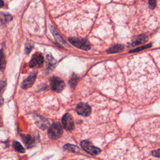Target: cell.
Listing matches in <instances>:
<instances>
[{
	"mask_svg": "<svg viewBox=\"0 0 160 160\" xmlns=\"http://www.w3.org/2000/svg\"><path fill=\"white\" fill-rule=\"evenodd\" d=\"M4 6V2L2 1V0H0V8H2Z\"/></svg>",
	"mask_w": 160,
	"mask_h": 160,
	"instance_id": "cell-24",
	"label": "cell"
},
{
	"mask_svg": "<svg viewBox=\"0 0 160 160\" xmlns=\"http://www.w3.org/2000/svg\"><path fill=\"white\" fill-rule=\"evenodd\" d=\"M146 36L141 35L134 39V41L131 43V46H134L141 44L142 43H143V42L146 41Z\"/></svg>",
	"mask_w": 160,
	"mask_h": 160,
	"instance_id": "cell-14",
	"label": "cell"
},
{
	"mask_svg": "<svg viewBox=\"0 0 160 160\" xmlns=\"http://www.w3.org/2000/svg\"><path fill=\"white\" fill-rule=\"evenodd\" d=\"M33 46L31 43H27L25 45V53H26L27 55H28L31 52Z\"/></svg>",
	"mask_w": 160,
	"mask_h": 160,
	"instance_id": "cell-18",
	"label": "cell"
},
{
	"mask_svg": "<svg viewBox=\"0 0 160 160\" xmlns=\"http://www.w3.org/2000/svg\"><path fill=\"white\" fill-rule=\"evenodd\" d=\"M69 41L73 46L83 50H85V51H87L90 48L89 41L86 39L80 38H70Z\"/></svg>",
	"mask_w": 160,
	"mask_h": 160,
	"instance_id": "cell-3",
	"label": "cell"
},
{
	"mask_svg": "<svg viewBox=\"0 0 160 160\" xmlns=\"http://www.w3.org/2000/svg\"><path fill=\"white\" fill-rule=\"evenodd\" d=\"M63 128L66 131H72L74 128V123L72 116L70 113H66L62 118Z\"/></svg>",
	"mask_w": 160,
	"mask_h": 160,
	"instance_id": "cell-6",
	"label": "cell"
},
{
	"mask_svg": "<svg viewBox=\"0 0 160 160\" xmlns=\"http://www.w3.org/2000/svg\"><path fill=\"white\" fill-rule=\"evenodd\" d=\"M151 155H152V156H153L155 157L160 158V149L153 151L152 152H151Z\"/></svg>",
	"mask_w": 160,
	"mask_h": 160,
	"instance_id": "cell-22",
	"label": "cell"
},
{
	"mask_svg": "<svg viewBox=\"0 0 160 160\" xmlns=\"http://www.w3.org/2000/svg\"><path fill=\"white\" fill-rule=\"evenodd\" d=\"M49 85L51 89L57 93L61 92L65 87L64 82L56 77H53L49 79Z\"/></svg>",
	"mask_w": 160,
	"mask_h": 160,
	"instance_id": "cell-4",
	"label": "cell"
},
{
	"mask_svg": "<svg viewBox=\"0 0 160 160\" xmlns=\"http://www.w3.org/2000/svg\"><path fill=\"white\" fill-rule=\"evenodd\" d=\"M3 16H4L5 21L6 23L10 22L13 20V16L10 14H4Z\"/></svg>",
	"mask_w": 160,
	"mask_h": 160,
	"instance_id": "cell-20",
	"label": "cell"
},
{
	"mask_svg": "<svg viewBox=\"0 0 160 160\" xmlns=\"http://www.w3.org/2000/svg\"><path fill=\"white\" fill-rule=\"evenodd\" d=\"M124 49L123 46L120 45H115L111 48H109L107 52L108 53H119L122 52L123 50Z\"/></svg>",
	"mask_w": 160,
	"mask_h": 160,
	"instance_id": "cell-12",
	"label": "cell"
},
{
	"mask_svg": "<svg viewBox=\"0 0 160 160\" xmlns=\"http://www.w3.org/2000/svg\"><path fill=\"white\" fill-rule=\"evenodd\" d=\"M21 136L23 141L26 145L27 148H31L33 146H34L35 140L30 134H22Z\"/></svg>",
	"mask_w": 160,
	"mask_h": 160,
	"instance_id": "cell-10",
	"label": "cell"
},
{
	"mask_svg": "<svg viewBox=\"0 0 160 160\" xmlns=\"http://www.w3.org/2000/svg\"><path fill=\"white\" fill-rule=\"evenodd\" d=\"M81 146L86 153L91 155H98L102 153V150L95 147L92 144L91 142L88 140H83L81 142Z\"/></svg>",
	"mask_w": 160,
	"mask_h": 160,
	"instance_id": "cell-2",
	"label": "cell"
},
{
	"mask_svg": "<svg viewBox=\"0 0 160 160\" xmlns=\"http://www.w3.org/2000/svg\"><path fill=\"white\" fill-rule=\"evenodd\" d=\"M13 147L16 149V151H17L18 152H19L20 153H23L25 152L24 147L20 144L18 141H14L13 142Z\"/></svg>",
	"mask_w": 160,
	"mask_h": 160,
	"instance_id": "cell-15",
	"label": "cell"
},
{
	"mask_svg": "<svg viewBox=\"0 0 160 160\" xmlns=\"http://www.w3.org/2000/svg\"><path fill=\"white\" fill-rule=\"evenodd\" d=\"M3 103V99L2 98V97H0V106H1Z\"/></svg>",
	"mask_w": 160,
	"mask_h": 160,
	"instance_id": "cell-25",
	"label": "cell"
},
{
	"mask_svg": "<svg viewBox=\"0 0 160 160\" xmlns=\"http://www.w3.org/2000/svg\"><path fill=\"white\" fill-rule=\"evenodd\" d=\"M37 74V71L32 72L27 77V78H26L23 81L21 84V88L24 89L31 88L33 85V84H34L36 79Z\"/></svg>",
	"mask_w": 160,
	"mask_h": 160,
	"instance_id": "cell-8",
	"label": "cell"
},
{
	"mask_svg": "<svg viewBox=\"0 0 160 160\" xmlns=\"http://www.w3.org/2000/svg\"><path fill=\"white\" fill-rule=\"evenodd\" d=\"M78 80H79V79H78V77H77V76H76L75 74H73L71 79L69 81V84H70V85L72 89H74V88L77 85V83H78Z\"/></svg>",
	"mask_w": 160,
	"mask_h": 160,
	"instance_id": "cell-16",
	"label": "cell"
},
{
	"mask_svg": "<svg viewBox=\"0 0 160 160\" xmlns=\"http://www.w3.org/2000/svg\"><path fill=\"white\" fill-rule=\"evenodd\" d=\"M151 46V45H146L144 46H141V47H140V48H136L135 49L133 50V51H131L130 52L132 53V52H140L141 51V50H143V49H145L148 47H150Z\"/></svg>",
	"mask_w": 160,
	"mask_h": 160,
	"instance_id": "cell-21",
	"label": "cell"
},
{
	"mask_svg": "<svg viewBox=\"0 0 160 160\" xmlns=\"http://www.w3.org/2000/svg\"><path fill=\"white\" fill-rule=\"evenodd\" d=\"M6 67V59L3 53V49L0 50V70H3Z\"/></svg>",
	"mask_w": 160,
	"mask_h": 160,
	"instance_id": "cell-13",
	"label": "cell"
},
{
	"mask_svg": "<svg viewBox=\"0 0 160 160\" xmlns=\"http://www.w3.org/2000/svg\"><path fill=\"white\" fill-rule=\"evenodd\" d=\"M64 149L70 151L71 153H80V148L76 145H71V144H66L63 146Z\"/></svg>",
	"mask_w": 160,
	"mask_h": 160,
	"instance_id": "cell-11",
	"label": "cell"
},
{
	"mask_svg": "<svg viewBox=\"0 0 160 160\" xmlns=\"http://www.w3.org/2000/svg\"><path fill=\"white\" fill-rule=\"evenodd\" d=\"M63 134V127L60 122L54 123L48 130V134L50 139L57 140L60 138Z\"/></svg>",
	"mask_w": 160,
	"mask_h": 160,
	"instance_id": "cell-1",
	"label": "cell"
},
{
	"mask_svg": "<svg viewBox=\"0 0 160 160\" xmlns=\"http://www.w3.org/2000/svg\"><path fill=\"white\" fill-rule=\"evenodd\" d=\"M33 118H34L35 122L36 124L38 126V127L43 130H45L47 128H48L50 126V122L49 121L45 118L44 116L35 114L33 115Z\"/></svg>",
	"mask_w": 160,
	"mask_h": 160,
	"instance_id": "cell-5",
	"label": "cell"
},
{
	"mask_svg": "<svg viewBox=\"0 0 160 160\" xmlns=\"http://www.w3.org/2000/svg\"><path fill=\"white\" fill-rule=\"evenodd\" d=\"M76 110L78 115L83 116H88L91 113V106L85 103H80L78 104Z\"/></svg>",
	"mask_w": 160,
	"mask_h": 160,
	"instance_id": "cell-7",
	"label": "cell"
},
{
	"mask_svg": "<svg viewBox=\"0 0 160 160\" xmlns=\"http://www.w3.org/2000/svg\"><path fill=\"white\" fill-rule=\"evenodd\" d=\"M44 63V58L41 54L36 53L33 56L30 62V68H35L36 66H41Z\"/></svg>",
	"mask_w": 160,
	"mask_h": 160,
	"instance_id": "cell-9",
	"label": "cell"
},
{
	"mask_svg": "<svg viewBox=\"0 0 160 160\" xmlns=\"http://www.w3.org/2000/svg\"><path fill=\"white\" fill-rule=\"evenodd\" d=\"M47 60L48 61V64L50 65V66L55 64L56 63L55 59L51 55H47Z\"/></svg>",
	"mask_w": 160,
	"mask_h": 160,
	"instance_id": "cell-19",
	"label": "cell"
},
{
	"mask_svg": "<svg viewBox=\"0 0 160 160\" xmlns=\"http://www.w3.org/2000/svg\"><path fill=\"white\" fill-rule=\"evenodd\" d=\"M149 5L151 8H154L156 5V0H149Z\"/></svg>",
	"mask_w": 160,
	"mask_h": 160,
	"instance_id": "cell-23",
	"label": "cell"
},
{
	"mask_svg": "<svg viewBox=\"0 0 160 160\" xmlns=\"http://www.w3.org/2000/svg\"><path fill=\"white\" fill-rule=\"evenodd\" d=\"M50 30H51V31L52 32V34L53 35L55 38L56 40H58V41H60V42H61V43H65V42L64 41V40L61 38V37L60 35H59L58 33L56 32V31L53 27L50 28Z\"/></svg>",
	"mask_w": 160,
	"mask_h": 160,
	"instance_id": "cell-17",
	"label": "cell"
}]
</instances>
